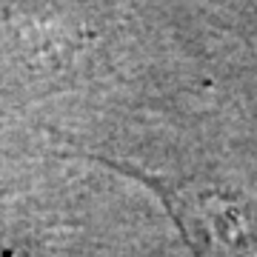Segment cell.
Returning <instances> with one entry per match:
<instances>
[{
    "instance_id": "6da1fadb",
    "label": "cell",
    "mask_w": 257,
    "mask_h": 257,
    "mask_svg": "<svg viewBox=\"0 0 257 257\" xmlns=\"http://www.w3.org/2000/svg\"><path fill=\"white\" fill-rule=\"evenodd\" d=\"M203 257H257V206L217 194L169 197Z\"/></svg>"
}]
</instances>
